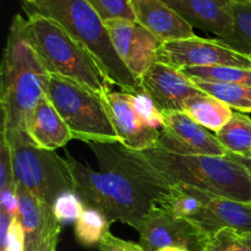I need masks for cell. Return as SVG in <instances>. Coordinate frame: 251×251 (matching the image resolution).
Masks as SVG:
<instances>
[{
	"mask_svg": "<svg viewBox=\"0 0 251 251\" xmlns=\"http://www.w3.org/2000/svg\"><path fill=\"white\" fill-rule=\"evenodd\" d=\"M50 73L28 33L27 19L15 15L0 66L1 129L26 131V123L46 96Z\"/></svg>",
	"mask_w": 251,
	"mask_h": 251,
	"instance_id": "6da1fadb",
	"label": "cell"
},
{
	"mask_svg": "<svg viewBox=\"0 0 251 251\" xmlns=\"http://www.w3.org/2000/svg\"><path fill=\"white\" fill-rule=\"evenodd\" d=\"M134 153L168 188L191 186L251 203V174L228 157L181 156L159 147L134 151Z\"/></svg>",
	"mask_w": 251,
	"mask_h": 251,
	"instance_id": "7a4b0ae2",
	"label": "cell"
},
{
	"mask_svg": "<svg viewBox=\"0 0 251 251\" xmlns=\"http://www.w3.org/2000/svg\"><path fill=\"white\" fill-rule=\"evenodd\" d=\"M24 9L61 25L90 53L112 85L129 93L140 90L137 80L115 51L104 22L86 0H36L24 4Z\"/></svg>",
	"mask_w": 251,
	"mask_h": 251,
	"instance_id": "3957f363",
	"label": "cell"
},
{
	"mask_svg": "<svg viewBox=\"0 0 251 251\" xmlns=\"http://www.w3.org/2000/svg\"><path fill=\"white\" fill-rule=\"evenodd\" d=\"M75 191L87 207L96 208L110 222L129 225L139 230L156 199L147 189L113 169L100 172L86 167L66 152Z\"/></svg>",
	"mask_w": 251,
	"mask_h": 251,
	"instance_id": "277c9868",
	"label": "cell"
},
{
	"mask_svg": "<svg viewBox=\"0 0 251 251\" xmlns=\"http://www.w3.org/2000/svg\"><path fill=\"white\" fill-rule=\"evenodd\" d=\"M28 33L50 74L64 76L102 96L112 83L95 59L61 25L37 12H27Z\"/></svg>",
	"mask_w": 251,
	"mask_h": 251,
	"instance_id": "5b68a950",
	"label": "cell"
},
{
	"mask_svg": "<svg viewBox=\"0 0 251 251\" xmlns=\"http://www.w3.org/2000/svg\"><path fill=\"white\" fill-rule=\"evenodd\" d=\"M47 97L70 129L73 137L86 142H119L102 97L64 76L50 74Z\"/></svg>",
	"mask_w": 251,
	"mask_h": 251,
	"instance_id": "8992f818",
	"label": "cell"
},
{
	"mask_svg": "<svg viewBox=\"0 0 251 251\" xmlns=\"http://www.w3.org/2000/svg\"><path fill=\"white\" fill-rule=\"evenodd\" d=\"M11 147L12 166L17 185L53 206L65 191H75L68 162L54 151L36 146L24 131H6Z\"/></svg>",
	"mask_w": 251,
	"mask_h": 251,
	"instance_id": "52a82bcc",
	"label": "cell"
},
{
	"mask_svg": "<svg viewBox=\"0 0 251 251\" xmlns=\"http://www.w3.org/2000/svg\"><path fill=\"white\" fill-rule=\"evenodd\" d=\"M157 61L168 64L179 70L194 66L216 65L251 69L248 56L237 53L218 39H206L198 36L163 43L157 53Z\"/></svg>",
	"mask_w": 251,
	"mask_h": 251,
	"instance_id": "ba28073f",
	"label": "cell"
},
{
	"mask_svg": "<svg viewBox=\"0 0 251 251\" xmlns=\"http://www.w3.org/2000/svg\"><path fill=\"white\" fill-rule=\"evenodd\" d=\"M164 126L154 147L181 156L225 157L227 150L221 145L215 134L191 119L185 112H163Z\"/></svg>",
	"mask_w": 251,
	"mask_h": 251,
	"instance_id": "9c48e42d",
	"label": "cell"
},
{
	"mask_svg": "<svg viewBox=\"0 0 251 251\" xmlns=\"http://www.w3.org/2000/svg\"><path fill=\"white\" fill-rule=\"evenodd\" d=\"M104 25L120 60L139 82L157 61V53L163 43L136 21L113 19Z\"/></svg>",
	"mask_w": 251,
	"mask_h": 251,
	"instance_id": "30bf717a",
	"label": "cell"
},
{
	"mask_svg": "<svg viewBox=\"0 0 251 251\" xmlns=\"http://www.w3.org/2000/svg\"><path fill=\"white\" fill-rule=\"evenodd\" d=\"M137 233L144 251H157L166 247L203 251L208 239L190 221L172 217L156 203L150 208Z\"/></svg>",
	"mask_w": 251,
	"mask_h": 251,
	"instance_id": "8fae6325",
	"label": "cell"
},
{
	"mask_svg": "<svg viewBox=\"0 0 251 251\" xmlns=\"http://www.w3.org/2000/svg\"><path fill=\"white\" fill-rule=\"evenodd\" d=\"M20 221L25 233V251H55L61 223L53 206L43 202L31 191L17 185Z\"/></svg>",
	"mask_w": 251,
	"mask_h": 251,
	"instance_id": "7c38bea8",
	"label": "cell"
},
{
	"mask_svg": "<svg viewBox=\"0 0 251 251\" xmlns=\"http://www.w3.org/2000/svg\"><path fill=\"white\" fill-rule=\"evenodd\" d=\"M191 189L205 203L198 215L188 220L201 234L210 238L225 228L235 230L238 234L251 233V203L223 198L196 188Z\"/></svg>",
	"mask_w": 251,
	"mask_h": 251,
	"instance_id": "4fadbf2b",
	"label": "cell"
},
{
	"mask_svg": "<svg viewBox=\"0 0 251 251\" xmlns=\"http://www.w3.org/2000/svg\"><path fill=\"white\" fill-rule=\"evenodd\" d=\"M140 90L154 100L162 112L184 110L186 100L202 91L199 90L181 70L156 61L139 80Z\"/></svg>",
	"mask_w": 251,
	"mask_h": 251,
	"instance_id": "5bb4252c",
	"label": "cell"
},
{
	"mask_svg": "<svg viewBox=\"0 0 251 251\" xmlns=\"http://www.w3.org/2000/svg\"><path fill=\"white\" fill-rule=\"evenodd\" d=\"M100 97L123 146L134 151H142L156 146L161 131L142 125L130 102L129 93L124 91L113 92L110 90Z\"/></svg>",
	"mask_w": 251,
	"mask_h": 251,
	"instance_id": "9a60e30c",
	"label": "cell"
},
{
	"mask_svg": "<svg viewBox=\"0 0 251 251\" xmlns=\"http://www.w3.org/2000/svg\"><path fill=\"white\" fill-rule=\"evenodd\" d=\"M189 25L217 38L230 36L234 25L233 0H163Z\"/></svg>",
	"mask_w": 251,
	"mask_h": 251,
	"instance_id": "2e32d148",
	"label": "cell"
},
{
	"mask_svg": "<svg viewBox=\"0 0 251 251\" xmlns=\"http://www.w3.org/2000/svg\"><path fill=\"white\" fill-rule=\"evenodd\" d=\"M131 7L137 24L162 43L195 37L194 27L163 0H131Z\"/></svg>",
	"mask_w": 251,
	"mask_h": 251,
	"instance_id": "e0dca14e",
	"label": "cell"
},
{
	"mask_svg": "<svg viewBox=\"0 0 251 251\" xmlns=\"http://www.w3.org/2000/svg\"><path fill=\"white\" fill-rule=\"evenodd\" d=\"M25 132L36 146L50 151L64 147L74 139L70 129L47 95L29 114Z\"/></svg>",
	"mask_w": 251,
	"mask_h": 251,
	"instance_id": "ac0fdd59",
	"label": "cell"
},
{
	"mask_svg": "<svg viewBox=\"0 0 251 251\" xmlns=\"http://www.w3.org/2000/svg\"><path fill=\"white\" fill-rule=\"evenodd\" d=\"M191 119L201 126L216 134L230 120L233 115L232 108L226 103L205 92L193 96L186 100L184 110Z\"/></svg>",
	"mask_w": 251,
	"mask_h": 251,
	"instance_id": "d6986e66",
	"label": "cell"
},
{
	"mask_svg": "<svg viewBox=\"0 0 251 251\" xmlns=\"http://www.w3.org/2000/svg\"><path fill=\"white\" fill-rule=\"evenodd\" d=\"M157 206L178 220H190L203 208L205 203L190 186L174 185L156 201Z\"/></svg>",
	"mask_w": 251,
	"mask_h": 251,
	"instance_id": "ffe728a7",
	"label": "cell"
},
{
	"mask_svg": "<svg viewBox=\"0 0 251 251\" xmlns=\"http://www.w3.org/2000/svg\"><path fill=\"white\" fill-rule=\"evenodd\" d=\"M215 135L228 152L251 156V119L244 113H233L229 122Z\"/></svg>",
	"mask_w": 251,
	"mask_h": 251,
	"instance_id": "44dd1931",
	"label": "cell"
},
{
	"mask_svg": "<svg viewBox=\"0 0 251 251\" xmlns=\"http://www.w3.org/2000/svg\"><path fill=\"white\" fill-rule=\"evenodd\" d=\"M234 25L230 36L216 38L237 53L245 56L251 55V1L233 0Z\"/></svg>",
	"mask_w": 251,
	"mask_h": 251,
	"instance_id": "7402d4cb",
	"label": "cell"
},
{
	"mask_svg": "<svg viewBox=\"0 0 251 251\" xmlns=\"http://www.w3.org/2000/svg\"><path fill=\"white\" fill-rule=\"evenodd\" d=\"M191 82L199 90L222 100L228 107L237 109L238 112H251V86L240 83L206 82L201 80H191Z\"/></svg>",
	"mask_w": 251,
	"mask_h": 251,
	"instance_id": "603a6c76",
	"label": "cell"
},
{
	"mask_svg": "<svg viewBox=\"0 0 251 251\" xmlns=\"http://www.w3.org/2000/svg\"><path fill=\"white\" fill-rule=\"evenodd\" d=\"M180 70L190 80L251 86V69L230 65H216L194 66V68H184Z\"/></svg>",
	"mask_w": 251,
	"mask_h": 251,
	"instance_id": "cb8c5ba5",
	"label": "cell"
},
{
	"mask_svg": "<svg viewBox=\"0 0 251 251\" xmlns=\"http://www.w3.org/2000/svg\"><path fill=\"white\" fill-rule=\"evenodd\" d=\"M112 222L100 211L86 207L75 223L76 239L85 247L100 245L109 232Z\"/></svg>",
	"mask_w": 251,
	"mask_h": 251,
	"instance_id": "d4e9b609",
	"label": "cell"
},
{
	"mask_svg": "<svg viewBox=\"0 0 251 251\" xmlns=\"http://www.w3.org/2000/svg\"><path fill=\"white\" fill-rule=\"evenodd\" d=\"M129 93V92H127ZM130 102L142 125L149 129L161 131L164 126L163 112L154 103V100L142 90L129 93Z\"/></svg>",
	"mask_w": 251,
	"mask_h": 251,
	"instance_id": "484cf974",
	"label": "cell"
},
{
	"mask_svg": "<svg viewBox=\"0 0 251 251\" xmlns=\"http://www.w3.org/2000/svg\"><path fill=\"white\" fill-rule=\"evenodd\" d=\"M83 205L85 202L76 191H65V193L60 194L54 202V215L61 225L73 222L76 223L85 211Z\"/></svg>",
	"mask_w": 251,
	"mask_h": 251,
	"instance_id": "4316f807",
	"label": "cell"
},
{
	"mask_svg": "<svg viewBox=\"0 0 251 251\" xmlns=\"http://www.w3.org/2000/svg\"><path fill=\"white\" fill-rule=\"evenodd\" d=\"M102 19L103 22L113 19L135 20L131 0H86Z\"/></svg>",
	"mask_w": 251,
	"mask_h": 251,
	"instance_id": "83f0119b",
	"label": "cell"
},
{
	"mask_svg": "<svg viewBox=\"0 0 251 251\" xmlns=\"http://www.w3.org/2000/svg\"><path fill=\"white\" fill-rule=\"evenodd\" d=\"M203 251H251V249L240 239L235 230H220L207 239Z\"/></svg>",
	"mask_w": 251,
	"mask_h": 251,
	"instance_id": "f1b7e54d",
	"label": "cell"
},
{
	"mask_svg": "<svg viewBox=\"0 0 251 251\" xmlns=\"http://www.w3.org/2000/svg\"><path fill=\"white\" fill-rule=\"evenodd\" d=\"M6 188H17L12 166L11 147L6 134L0 132V191Z\"/></svg>",
	"mask_w": 251,
	"mask_h": 251,
	"instance_id": "f546056e",
	"label": "cell"
},
{
	"mask_svg": "<svg viewBox=\"0 0 251 251\" xmlns=\"http://www.w3.org/2000/svg\"><path fill=\"white\" fill-rule=\"evenodd\" d=\"M98 251H144V249L137 243L120 239L112 233H108L98 245Z\"/></svg>",
	"mask_w": 251,
	"mask_h": 251,
	"instance_id": "4dcf8cb0",
	"label": "cell"
},
{
	"mask_svg": "<svg viewBox=\"0 0 251 251\" xmlns=\"http://www.w3.org/2000/svg\"><path fill=\"white\" fill-rule=\"evenodd\" d=\"M0 207L4 208L11 218L19 217V194L17 188H6L0 191Z\"/></svg>",
	"mask_w": 251,
	"mask_h": 251,
	"instance_id": "1f68e13d",
	"label": "cell"
},
{
	"mask_svg": "<svg viewBox=\"0 0 251 251\" xmlns=\"http://www.w3.org/2000/svg\"><path fill=\"white\" fill-rule=\"evenodd\" d=\"M12 222V218L4 208L0 207V251L4 250L5 242H6V235L9 232L10 225Z\"/></svg>",
	"mask_w": 251,
	"mask_h": 251,
	"instance_id": "d6a6232c",
	"label": "cell"
},
{
	"mask_svg": "<svg viewBox=\"0 0 251 251\" xmlns=\"http://www.w3.org/2000/svg\"><path fill=\"white\" fill-rule=\"evenodd\" d=\"M226 157H228L229 159H232V161L237 162V163L242 164L244 168H247V171L249 172L251 174V157H248V156H240V154H235V153H232V152H228L226 153Z\"/></svg>",
	"mask_w": 251,
	"mask_h": 251,
	"instance_id": "836d02e7",
	"label": "cell"
},
{
	"mask_svg": "<svg viewBox=\"0 0 251 251\" xmlns=\"http://www.w3.org/2000/svg\"><path fill=\"white\" fill-rule=\"evenodd\" d=\"M157 251H190L186 248L183 247H166V248H162V249L157 250Z\"/></svg>",
	"mask_w": 251,
	"mask_h": 251,
	"instance_id": "e575fe53",
	"label": "cell"
},
{
	"mask_svg": "<svg viewBox=\"0 0 251 251\" xmlns=\"http://www.w3.org/2000/svg\"><path fill=\"white\" fill-rule=\"evenodd\" d=\"M240 239L248 245V247L251 249V233H245V234H239Z\"/></svg>",
	"mask_w": 251,
	"mask_h": 251,
	"instance_id": "d590c367",
	"label": "cell"
},
{
	"mask_svg": "<svg viewBox=\"0 0 251 251\" xmlns=\"http://www.w3.org/2000/svg\"><path fill=\"white\" fill-rule=\"evenodd\" d=\"M36 0H24V4H33Z\"/></svg>",
	"mask_w": 251,
	"mask_h": 251,
	"instance_id": "8d00e7d4",
	"label": "cell"
},
{
	"mask_svg": "<svg viewBox=\"0 0 251 251\" xmlns=\"http://www.w3.org/2000/svg\"><path fill=\"white\" fill-rule=\"evenodd\" d=\"M248 59H249V60H250V63H251V55L248 56Z\"/></svg>",
	"mask_w": 251,
	"mask_h": 251,
	"instance_id": "74e56055",
	"label": "cell"
},
{
	"mask_svg": "<svg viewBox=\"0 0 251 251\" xmlns=\"http://www.w3.org/2000/svg\"><path fill=\"white\" fill-rule=\"evenodd\" d=\"M247 1H251V0H247Z\"/></svg>",
	"mask_w": 251,
	"mask_h": 251,
	"instance_id": "f35d334b",
	"label": "cell"
},
{
	"mask_svg": "<svg viewBox=\"0 0 251 251\" xmlns=\"http://www.w3.org/2000/svg\"><path fill=\"white\" fill-rule=\"evenodd\" d=\"M6 251H9V250H6Z\"/></svg>",
	"mask_w": 251,
	"mask_h": 251,
	"instance_id": "ab89813d",
	"label": "cell"
},
{
	"mask_svg": "<svg viewBox=\"0 0 251 251\" xmlns=\"http://www.w3.org/2000/svg\"><path fill=\"white\" fill-rule=\"evenodd\" d=\"M250 157H251V156H250Z\"/></svg>",
	"mask_w": 251,
	"mask_h": 251,
	"instance_id": "60d3db41",
	"label": "cell"
}]
</instances>
